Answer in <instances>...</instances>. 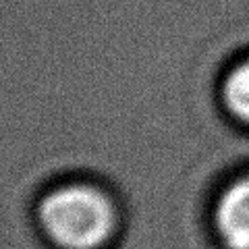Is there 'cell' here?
<instances>
[{
    "mask_svg": "<svg viewBox=\"0 0 249 249\" xmlns=\"http://www.w3.org/2000/svg\"><path fill=\"white\" fill-rule=\"evenodd\" d=\"M220 104L235 123L249 129V56L235 62L220 81Z\"/></svg>",
    "mask_w": 249,
    "mask_h": 249,
    "instance_id": "obj_3",
    "label": "cell"
},
{
    "mask_svg": "<svg viewBox=\"0 0 249 249\" xmlns=\"http://www.w3.org/2000/svg\"><path fill=\"white\" fill-rule=\"evenodd\" d=\"M212 227L224 249H249V173L235 177L218 191Z\"/></svg>",
    "mask_w": 249,
    "mask_h": 249,
    "instance_id": "obj_2",
    "label": "cell"
},
{
    "mask_svg": "<svg viewBox=\"0 0 249 249\" xmlns=\"http://www.w3.org/2000/svg\"><path fill=\"white\" fill-rule=\"evenodd\" d=\"M36 220L56 249H104L119 229V210L100 185L65 181L40 197Z\"/></svg>",
    "mask_w": 249,
    "mask_h": 249,
    "instance_id": "obj_1",
    "label": "cell"
}]
</instances>
